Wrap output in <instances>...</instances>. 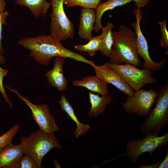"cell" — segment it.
<instances>
[{"instance_id":"obj_15","label":"cell","mask_w":168,"mask_h":168,"mask_svg":"<svg viewBox=\"0 0 168 168\" xmlns=\"http://www.w3.org/2000/svg\"><path fill=\"white\" fill-rule=\"evenodd\" d=\"M76 86L84 87L89 90L100 94L101 96H108L110 94L107 83L101 80L96 76H87L81 80L76 79L72 82Z\"/></svg>"},{"instance_id":"obj_11","label":"cell","mask_w":168,"mask_h":168,"mask_svg":"<svg viewBox=\"0 0 168 168\" xmlns=\"http://www.w3.org/2000/svg\"><path fill=\"white\" fill-rule=\"evenodd\" d=\"M93 68L96 76L107 83H110L128 96H133L135 91L131 88L120 75L106 63L101 65L94 63L91 65Z\"/></svg>"},{"instance_id":"obj_20","label":"cell","mask_w":168,"mask_h":168,"mask_svg":"<svg viewBox=\"0 0 168 168\" xmlns=\"http://www.w3.org/2000/svg\"><path fill=\"white\" fill-rule=\"evenodd\" d=\"M114 27V24L108 22L103 27L100 35L101 44L100 51L102 55L110 58L111 54L113 44L112 35V30Z\"/></svg>"},{"instance_id":"obj_29","label":"cell","mask_w":168,"mask_h":168,"mask_svg":"<svg viewBox=\"0 0 168 168\" xmlns=\"http://www.w3.org/2000/svg\"><path fill=\"white\" fill-rule=\"evenodd\" d=\"M167 152L164 160L160 163L158 166V168H168V151L167 148Z\"/></svg>"},{"instance_id":"obj_6","label":"cell","mask_w":168,"mask_h":168,"mask_svg":"<svg viewBox=\"0 0 168 168\" xmlns=\"http://www.w3.org/2000/svg\"><path fill=\"white\" fill-rule=\"evenodd\" d=\"M168 143V133L160 136L152 133H148L142 139L129 140L126 144L125 155L132 162L136 163L142 154L148 152L152 154L157 148L164 147Z\"/></svg>"},{"instance_id":"obj_21","label":"cell","mask_w":168,"mask_h":168,"mask_svg":"<svg viewBox=\"0 0 168 168\" xmlns=\"http://www.w3.org/2000/svg\"><path fill=\"white\" fill-rule=\"evenodd\" d=\"M101 44L100 35L92 37L88 43L84 44L76 45L75 49L81 52H86L91 56H93L96 52L99 50Z\"/></svg>"},{"instance_id":"obj_34","label":"cell","mask_w":168,"mask_h":168,"mask_svg":"<svg viewBox=\"0 0 168 168\" xmlns=\"http://www.w3.org/2000/svg\"></svg>"},{"instance_id":"obj_8","label":"cell","mask_w":168,"mask_h":168,"mask_svg":"<svg viewBox=\"0 0 168 168\" xmlns=\"http://www.w3.org/2000/svg\"><path fill=\"white\" fill-rule=\"evenodd\" d=\"M157 94L153 89H140L135 91L133 96H128L122 104V108L126 113L146 117L155 103Z\"/></svg>"},{"instance_id":"obj_22","label":"cell","mask_w":168,"mask_h":168,"mask_svg":"<svg viewBox=\"0 0 168 168\" xmlns=\"http://www.w3.org/2000/svg\"><path fill=\"white\" fill-rule=\"evenodd\" d=\"M101 0H64V4L68 7L76 6L82 8H91L95 9L100 3Z\"/></svg>"},{"instance_id":"obj_9","label":"cell","mask_w":168,"mask_h":168,"mask_svg":"<svg viewBox=\"0 0 168 168\" xmlns=\"http://www.w3.org/2000/svg\"><path fill=\"white\" fill-rule=\"evenodd\" d=\"M6 88L14 92L21 100L23 101L30 110L32 116L38 125L39 129L49 134H54L59 130L55 121L51 114L49 106L46 104L36 105L28 99L21 95L16 89L5 85Z\"/></svg>"},{"instance_id":"obj_10","label":"cell","mask_w":168,"mask_h":168,"mask_svg":"<svg viewBox=\"0 0 168 168\" xmlns=\"http://www.w3.org/2000/svg\"><path fill=\"white\" fill-rule=\"evenodd\" d=\"M133 12L136 21L132 23L131 26L135 30L136 34V47L138 53L144 60L143 67L152 72L159 70L165 65L166 60L164 59L160 62L156 63L151 58L147 43L141 31L140 26V21L143 17L142 12L140 8H135Z\"/></svg>"},{"instance_id":"obj_19","label":"cell","mask_w":168,"mask_h":168,"mask_svg":"<svg viewBox=\"0 0 168 168\" xmlns=\"http://www.w3.org/2000/svg\"><path fill=\"white\" fill-rule=\"evenodd\" d=\"M15 1L19 6L24 5L27 7L37 18L40 16L45 17L51 6L50 2L46 0H15Z\"/></svg>"},{"instance_id":"obj_27","label":"cell","mask_w":168,"mask_h":168,"mask_svg":"<svg viewBox=\"0 0 168 168\" xmlns=\"http://www.w3.org/2000/svg\"><path fill=\"white\" fill-rule=\"evenodd\" d=\"M9 14V13L7 11H4L0 13V52L2 55L3 54L1 43L2 26L3 24L6 25L7 24L6 19Z\"/></svg>"},{"instance_id":"obj_14","label":"cell","mask_w":168,"mask_h":168,"mask_svg":"<svg viewBox=\"0 0 168 168\" xmlns=\"http://www.w3.org/2000/svg\"><path fill=\"white\" fill-rule=\"evenodd\" d=\"M23 155L20 144H10L0 150V168H16Z\"/></svg>"},{"instance_id":"obj_1","label":"cell","mask_w":168,"mask_h":168,"mask_svg":"<svg viewBox=\"0 0 168 168\" xmlns=\"http://www.w3.org/2000/svg\"><path fill=\"white\" fill-rule=\"evenodd\" d=\"M18 44L29 50V56L40 65L47 66L50 59L58 56L72 59L91 65L94 63L83 55L64 47L61 41L50 34L26 37L19 40Z\"/></svg>"},{"instance_id":"obj_33","label":"cell","mask_w":168,"mask_h":168,"mask_svg":"<svg viewBox=\"0 0 168 168\" xmlns=\"http://www.w3.org/2000/svg\"><path fill=\"white\" fill-rule=\"evenodd\" d=\"M57 161L55 160H54L53 161V163L55 167H58L59 166V164H57Z\"/></svg>"},{"instance_id":"obj_31","label":"cell","mask_w":168,"mask_h":168,"mask_svg":"<svg viewBox=\"0 0 168 168\" xmlns=\"http://www.w3.org/2000/svg\"><path fill=\"white\" fill-rule=\"evenodd\" d=\"M6 5L5 0H0V13L4 11Z\"/></svg>"},{"instance_id":"obj_3","label":"cell","mask_w":168,"mask_h":168,"mask_svg":"<svg viewBox=\"0 0 168 168\" xmlns=\"http://www.w3.org/2000/svg\"><path fill=\"white\" fill-rule=\"evenodd\" d=\"M20 141L23 154L30 155L38 168L42 167V159L51 149L62 148L59 141L54 134L46 133L40 129L31 132L28 137H22Z\"/></svg>"},{"instance_id":"obj_26","label":"cell","mask_w":168,"mask_h":168,"mask_svg":"<svg viewBox=\"0 0 168 168\" xmlns=\"http://www.w3.org/2000/svg\"><path fill=\"white\" fill-rule=\"evenodd\" d=\"M8 71L7 69H2L0 67V92L4 98L5 101L11 108H12L13 105L10 101L4 88L2 82L4 77L7 76Z\"/></svg>"},{"instance_id":"obj_7","label":"cell","mask_w":168,"mask_h":168,"mask_svg":"<svg viewBox=\"0 0 168 168\" xmlns=\"http://www.w3.org/2000/svg\"><path fill=\"white\" fill-rule=\"evenodd\" d=\"M108 65L118 72L128 84L135 91L145 85L154 84L156 79L153 76V72L147 68L141 69L130 64H116L107 63Z\"/></svg>"},{"instance_id":"obj_4","label":"cell","mask_w":168,"mask_h":168,"mask_svg":"<svg viewBox=\"0 0 168 168\" xmlns=\"http://www.w3.org/2000/svg\"><path fill=\"white\" fill-rule=\"evenodd\" d=\"M155 103L141 128V131L147 133L157 135L168 124V84L160 89Z\"/></svg>"},{"instance_id":"obj_32","label":"cell","mask_w":168,"mask_h":168,"mask_svg":"<svg viewBox=\"0 0 168 168\" xmlns=\"http://www.w3.org/2000/svg\"><path fill=\"white\" fill-rule=\"evenodd\" d=\"M5 62V58L2 56V55L0 52V63L2 64H4Z\"/></svg>"},{"instance_id":"obj_30","label":"cell","mask_w":168,"mask_h":168,"mask_svg":"<svg viewBox=\"0 0 168 168\" xmlns=\"http://www.w3.org/2000/svg\"><path fill=\"white\" fill-rule=\"evenodd\" d=\"M160 163V161H158L156 162L154 164L150 165H142L140 166H138L136 168H158V166Z\"/></svg>"},{"instance_id":"obj_17","label":"cell","mask_w":168,"mask_h":168,"mask_svg":"<svg viewBox=\"0 0 168 168\" xmlns=\"http://www.w3.org/2000/svg\"><path fill=\"white\" fill-rule=\"evenodd\" d=\"M131 1V0H107L104 2L100 3L95 9L96 18L93 30L98 33L103 28L101 19L105 12L124 5Z\"/></svg>"},{"instance_id":"obj_5","label":"cell","mask_w":168,"mask_h":168,"mask_svg":"<svg viewBox=\"0 0 168 168\" xmlns=\"http://www.w3.org/2000/svg\"><path fill=\"white\" fill-rule=\"evenodd\" d=\"M64 0H50L52 11L50 14V35L60 41L73 39L75 29L63 8Z\"/></svg>"},{"instance_id":"obj_23","label":"cell","mask_w":168,"mask_h":168,"mask_svg":"<svg viewBox=\"0 0 168 168\" xmlns=\"http://www.w3.org/2000/svg\"><path fill=\"white\" fill-rule=\"evenodd\" d=\"M19 129V126L16 124L0 136V150L12 143L14 136Z\"/></svg>"},{"instance_id":"obj_18","label":"cell","mask_w":168,"mask_h":168,"mask_svg":"<svg viewBox=\"0 0 168 168\" xmlns=\"http://www.w3.org/2000/svg\"><path fill=\"white\" fill-rule=\"evenodd\" d=\"M89 97L91 107L88 112V115L90 117H97L101 114L111 100L110 96H100L99 94H95L91 92H89Z\"/></svg>"},{"instance_id":"obj_28","label":"cell","mask_w":168,"mask_h":168,"mask_svg":"<svg viewBox=\"0 0 168 168\" xmlns=\"http://www.w3.org/2000/svg\"><path fill=\"white\" fill-rule=\"evenodd\" d=\"M133 1L137 7L140 8L147 4L150 0H131Z\"/></svg>"},{"instance_id":"obj_2","label":"cell","mask_w":168,"mask_h":168,"mask_svg":"<svg viewBox=\"0 0 168 168\" xmlns=\"http://www.w3.org/2000/svg\"><path fill=\"white\" fill-rule=\"evenodd\" d=\"M112 49L109 63L116 64H130L136 67L142 65L138 58L136 47L135 31L124 25L118 30L112 32Z\"/></svg>"},{"instance_id":"obj_24","label":"cell","mask_w":168,"mask_h":168,"mask_svg":"<svg viewBox=\"0 0 168 168\" xmlns=\"http://www.w3.org/2000/svg\"><path fill=\"white\" fill-rule=\"evenodd\" d=\"M16 168H38L31 156L27 154L23 155L18 162Z\"/></svg>"},{"instance_id":"obj_25","label":"cell","mask_w":168,"mask_h":168,"mask_svg":"<svg viewBox=\"0 0 168 168\" xmlns=\"http://www.w3.org/2000/svg\"><path fill=\"white\" fill-rule=\"evenodd\" d=\"M159 24L160 26L161 34L160 44L162 47L168 49V32L166 28V21L163 19L162 21H159Z\"/></svg>"},{"instance_id":"obj_12","label":"cell","mask_w":168,"mask_h":168,"mask_svg":"<svg viewBox=\"0 0 168 168\" xmlns=\"http://www.w3.org/2000/svg\"><path fill=\"white\" fill-rule=\"evenodd\" d=\"M65 58L61 56L55 57L53 58V68L45 74L49 84L61 91L67 89L68 84V81L65 78L63 71Z\"/></svg>"},{"instance_id":"obj_13","label":"cell","mask_w":168,"mask_h":168,"mask_svg":"<svg viewBox=\"0 0 168 168\" xmlns=\"http://www.w3.org/2000/svg\"><path fill=\"white\" fill-rule=\"evenodd\" d=\"M96 18L94 9L87 8L81 9L78 31V34L81 38L89 41L92 37Z\"/></svg>"},{"instance_id":"obj_16","label":"cell","mask_w":168,"mask_h":168,"mask_svg":"<svg viewBox=\"0 0 168 168\" xmlns=\"http://www.w3.org/2000/svg\"><path fill=\"white\" fill-rule=\"evenodd\" d=\"M59 103L62 111L66 112L67 116H69L76 124L77 128L74 131L75 138H77L85 135L90 129L89 125L83 124L79 121L70 103L67 100L63 94L61 95L59 100Z\"/></svg>"}]
</instances>
